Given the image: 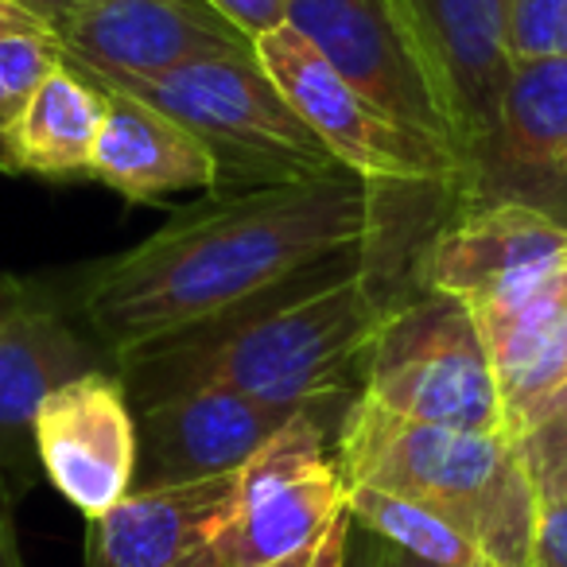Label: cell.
Wrapping results in <instances>:
<instances>
[{"label": "cell", "instance_id": "cell-12", "mask_svg": "<svg viewBox=\"0 0 567 567\" xmlns=\"http://www.w3.org/2000/svg\"><path fill=\"white\" fill-rule=\"evenodd\" d=\"M59 43L94 79H156L190 59L252 51L206 0H82Z\"/></svg>", "mask_w": 567, "mask_h": 567}, {"label": "cell", "instance_id": "cell-32", "mask_svg": "<svg viewBox=\"0 0 567 567\" xmlns=\"http://www.w3.org/2000/svg\"><path fill=\"white\" fill-rule=\"evenodd\" d=\"M12 292H17V280H4V276H0V311L9 308Z\"/></svg>", "mask_w": 567, "mask_h": 567}, {"label": "cell", "instance_id": "cell-10", "mask_svg": "<svg viewBox=\"0 0 567 567\" xmlns=\"http://www.w3.org/2000/svg\"><path fill=\"white\" fill-rule=\"evenodd\" d=\"M35 458L48 482L97 520L133 494L136 412L117 373L94 370L66 381L35 416Z\"/></svg>", "mask_w": 567, "mask_h": 567}, {"label": "cell", "instance_id": "cell-3", "mask_svg": "<svg viewBox=\"0 0 567 567\" xmlns=\"http://www.w3.org/2000/svg\"><path fill=\"white\" fill-rule=\"evenodd\" d=\"M334 458L347 486L443 513L494 567H533L540 497L513 435L416 424L358 396L334 435Z\"/></svg>", "mask_w": 567, "mask_h": 567}, {"label": "cell", "instance_id": "cell-7", "mask_svg": "<svg viewBox=\"0 0 567 567\" xmlns=\"http://www.w3.org/2000/svg\"><path fill=\"white\" fill-rule=\"evenodd\" d=\"M350 404L303 409L237 471L234 517L221 536L229 567H265L311 551L350 509V486L334 458Z\"/></svg>", "mask_w": 567, "mask_h": 567}, {"label": "cell", "instance_id": "cell-23", "mask_svg": "<svg viewBox=\"0 0 567 567\" xmlns=\"http://www.w3.org/2000/svg\"><path fill=\"white\" fill-rule=\"evenodd\" d=\"M509 66L567 55V0H505Z\"/></svg>", "mask_w": 567, "mask_h": 567}, {"label": "cell", "instance_id": "cell-28", "mask_svg": "<svg viewBox=\"0 0 567 567\" xmlns=\"http://www.w3.org/2000/svg\"><path fill=\"white\" fill-rule=\"evenodd\" d=\"M0 567H24L17 544V525H12V497H9V482L0 478Z\"/></svg>", "mask_w": 567, "mask_h": 567}, {"label": "cell", "instance_id": "cell-11", "mask_svg": "<svg viewBox=\"0 0 567 567\" xmlns=\"http://www.w3.org/2000/svg\"><path fill=\"white\" fill-rule=\"evenodd\" d=\"M396 9L435 82L471 187L509 79L505 0H396Z\"/></svg>", "mask_w": 567, "mask_h": 567}, {"label": "cell", "instance_id": "cell-30", "mask_svg": "<svg viewBox=\"0 0 567 567\" xmlns=\"http://www.w3.org/2000/svg\"><path fill=\"white\" fill-rule=\"evenodd\" d=\"M370 567H435V564L409 556V551L393 548V544H381L378 536H373L370 540Z\"/></svg>", "mask_w": 567, "mask_h": 567}, {"label": "cell", "instance_id": "cell-9", "mask_svg": "<svg viewBox=\"0 0 567 567\" xmlns=\"http://www.w3.org/2000/svg\"><path fill=\"white\" fill-rule=\"evenodd\" d=\"M288 28H296L358 94L458 156L451 121L396 0H292Z\"/></svg>", "mask_w": 567, "mask_h": 567}, {"label": "cell", "instance_id": "cell-25", "mask_svg": "<svg viewBox=\"0 0 567 567\" xmlns=\"http://www.w3.org/2000/svg\"><path fill=\"white\" fill-rule=\"evenodd\" d=\"M533 567H567V502L540 505Z\"/></svg>", "mask_w": 567, "mask_h": 567}, {"label": "cell", "instance_id": "cell-2", "mask_svg": "<svg viewBox=\"0 0 567 567\" xmlns=\"http://www.w3.org/2000/svg\"><path fill=\"white\" fill-rule=\"evenodd\" d=\"M381 316L365 249L303 268L288 284L190 331L117 358L133 412L187 389H229L280 409L362 396V350Z\"/></svg>", "mask_w": 567, "mask_h": 567}, {"label": "cell", "instance_id": "cell-4", "mask_svg": "<svg viewBox=\"0 0 567 567\" xmlns=\"http://www.w3.org/2000/svg\"><path fill=\"white\" fill-rule=\"evenodd\" d=\"M94 82L128 90L190 128L218 164V190L280 187L342 167L268 79L257 51L190 59L156 79Z\"/></svg>", "mask_w": 567, "mask_h": 567}, {"label": "cell", "instance_id": "cell-8", "mask_svg": "<svg viewBox=\"0 0 567 567\" xmlns=\"http://www.w3.org/2000/svg\"><path fill=\"white\" fill-rule=\"evenodd\" d=\"M559 276H567V221L525 198L463 203L420 260V288L471 311L517 303Z\"/></svg>", "mask_w": 567, "mask_h": 567}, {"label": "cell", "instance_id": "cell-22", "mask_svg": "<svg viewBox=\"0 0 567 567\" xmlns=\"http://www.w3.org/2000/svg\"><path fill=\"white\" fill-rule=\"evenodd\" d=\"M517 451L528 466L540 505L567 502V389L544 401L517 427Z\"/></svg>", "mask_w": 567, "mask_h": 567}, {"label": "cell", "instance_id": "cell-5", "mask_svg": "<svg viewBox=\"0 0 567 567\" xmlns=\"http://www.w3.org/2000/svg\"><path fill=\"white\" fill-rule=\"evenodd\" d=\"M362 396L416 424L509 435L471 308L427 288L378 316L362 350Z\"/></svg>", "mask_w": 567, "mask_h": 567}, {"label": "cell", "instance_id": "cell-24", "mask_svg": "<svg viewBox=\"0 0 567 567\" xmlns=\"http://www.w3.org/2000/svg\"><path fill=\"white\" fill-rule=\"evenodd\" d=\"M206 4H214L237 32H245L257 43L265 32L288 24V4L292 0H206Z\"/></svg>", "mask_w": 567, "mask_h": 567}, {"label": "cell", "instance_id": "cell-1", "mask_svg": "<svg viewBox=\"0 0 567 567\" xmlns=\"http://www.w3.org/2000/svg\"><path fill=\"white\" fill-rule=\"evenodd\" d=\"M378 210V187L347 167L280 187L218 190L102 260L82 292V319L121 358L260 300L303 268L365 249Z\"/></svg>", "mask_w": 567, "mask_h": 567}, {"label": "cell", "instance_id": "cell-31", "mask_svg": "<svg viewBox=\"0 0 567 567\" xmlns=\"http://www.w3.org/2000/svg\"><path fill=\"white\" fill-rule=\"evenodd\" d=\"M350 551H354V544H350ZM347 567H370V544H362V548L350 556V564Z\"/></svg>", "mask_w": 567, "mask_h": 567}, {"label": "cell", "instance_id": "cell-17", "mask_svg": "<svg viewBox=\"0 0 567 567\" xmlns=\"http://www.w3.org/2000/svg\"><path fill=\"white\" fill-rule=\"evenodd\" d=\"M567 175V55L513 63L497 102V125L463 203L489 198L497 179Z\"/></svg>", "mask_w": 567, "mask_h": 567}, {"label": "cell", "instance_id": "cell-19", "mask_svg": "<svg viewBox=\"0 0 567 567\" xmlns=\"http://www.w3.org/2000/svg\"><path fill=\"white\" fill-rule=\"evenodd\" d=\"M105 125V90L71 59H59L55 71L35 90L17 133L20 172L43 179L90 175Z\"/></svg>", "mask_w": 567, "mask_h": 567}, {"label": "cell", "instance_id": "cell-6", "mask_svg": "<svg viewBox=\"0 0 567 567\" xmlns=\"http://www.w3.org/2000/svg\"><path fill=\"white\" fill-rule=\"evenodd\" d=\"M252 51L311 133L358 179L373 187H455L463 195V159L358 94L296 28H272L252 43Z\"/></svg>", "mask_w": 567, "mask_h": 567}, {"label": "cell", "instance_id": "cell-16", "mask_svg": "<svg viewBox=\"0 0 567 567\" xmlns=\"http://www.w3.org/2000/svg\"><path fill=\"white\" fill-rule=\"evenodd\" d=\"M102 90L105 125L90 164L97 183L128 203H156L179 190H218V164L190 128L128 90Z\"/></svg>", "mask_w": 567, "mask_h": 567}, {"label": "cell", "instance_id": "cell-21", "mask_svg": "<svg viewBox=\"0 0 567 567\" xmlns=\"http://www.w3.org/2000/svg\"><path fill=\"white\" fill-rule=\"evenodd\" d=\"M63 59L59 35H9L0 40V172L20 175L17 133L35 90Z\"/></svg>", "mask_w": 567, "mask_h": 567}, {"label": "cell", "instance_id": "cell-18", "mask_svg": "<svg viewBox=\"0 0 567 567\" xmlns=\"http://www.w3.org/2000/svg\"><path fill=\"white\" fill-rule=\"evenodd\" d=\"M494 365L505 427H517L567 389V276L517 303L471 311Z\"/></svg>", "mask_w": 567, "mask_h": 567}, {"label": "cell", "instance_id": "cell-15", "mask_svg": "<svg viewBox=\"0 0 567 567\" xmlns=\"http://www.w3.org/2000/svg\"><path fill=\"white\" fill-rule=\"evenodd\" d=\"M237 471L183 486L133 489L86 520V567H229L221 536L234 517Z\"/></svg>", "mask_w": 567, "mask_h": 567}, {"label": "cell", "instance_id": "cell-29", "mask_svg": "<svg viewBox=\"0 0 567 567\" xmlns=\"http://www.w3.org/2000/svg\"><path fill=\"white\" fill-rule=\"evenodd\" d=\"M9 35H51L32 12H24L20 4L12 0H0V40H9Z\"/></svg>", "mask_w": 567, "mask_h": 567}, {"label": "cell", "instance_id": "cell-26", "mask_svg": "<svg viewBox=\"0 0 567 567\" xmlns=\"http://www.w3.org/2000/svg\"><path fill=\"white\" fill-rule=\"evenodd\" d=\"M350 544H354V517H350V509H347L331 528H327L323 540L316 544L308 567H347L350 564Z\"/></svg>", "mask_w": 567, "mask_h": 567}, {"label": "cell", "instance_id": "cell-27", "mask_svg": "<svg viewBox=\"0 0 567 567\" xmlns=\"http://www.w3.org/2000/svg\"><path fill=\"white\" fill-rule=\"evenodd\" d=\"M12 4H20L24 12H32V17L40 20L51 35H63L82 9V0H12Z\"/></svg>", "mask_w": 567, "mask_h": 567}, {"label": "cell", "instance_id": "cell-14", "mask_svg": "<svg viewBox=\"0 0 567 567\" xmlns=\"http://www.w3.org/2000/svg\"><path fill=\"white\" fill-rule=\"evenodd\" d=\"M117 365V358L74 331L55 303L17 284L0 311V478L24 482L35 455V416L43 401L82 373Z\"/></svg>", "mask_w": 567, "mask_h": 567}, {"label": "cell", "instance_id": "cell-13", "mask_svg": "<svg viewBox=\"0 0 567 567\" xmlns=\"http://www.w3.org/2000/svg\"><path fill=\"white\" fill-rule=\"evenodd\" d=\"M303 409L252 401L229 389H187L136 409L133 489L234 474Z\"/></svg>", "mask_w": 567, "mask_h": 567}, {"label": "cell", "instance_id": "cell-20", "mask_svg": "<svg viewBox=\"0 0 567 567\" xmlns=\"http://www.w3.org/2000/svg\"><path fill=\"white\" fill-rule=\"evenodd\" d=\"M350 517H354V528H365L381 544H393L435 567H494L463 528L412 497L373 486H350Z\"/></svg>", "mask_w": 567, "mask_h": 567}]
</instances>
